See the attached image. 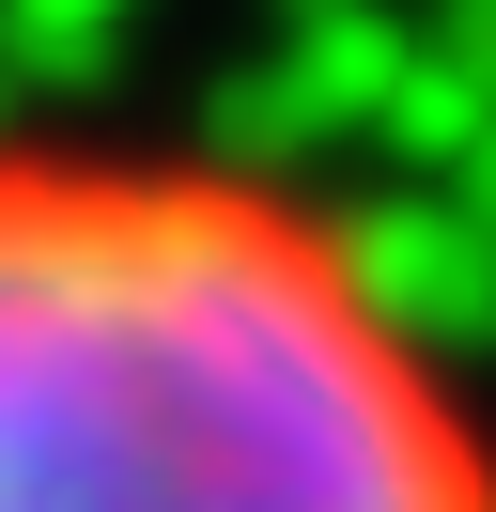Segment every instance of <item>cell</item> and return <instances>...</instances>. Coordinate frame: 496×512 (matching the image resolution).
<instances>
[{"instance_id":"cell-1","label":"cell","mask_w":496,"mask_h":512,"mask_svg":"<svg viewBox=\"0 0 496 512\" xmlns=\"http://www.w3.org/2000/svg\"><path fill=\"white\" fill-rule=\"evenodd\" d=\"M0 512H496V419L279 156L0 125Z\"/></svg>"}]
</instances>
